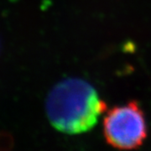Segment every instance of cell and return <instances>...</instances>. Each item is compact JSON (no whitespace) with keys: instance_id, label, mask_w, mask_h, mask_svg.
<instances>
[{"instance_id":"1","label":"cell","mask_w":151,"mask_h":151,"mask_svg":"<svg viewBox=\"0 0 151 151\" xmlns=\"http://www.w3.org/2000/svg\"><path fill=\"white\" fill-rule=\"evenodd\" d=\"M45 109L55 129L77 135L92 129L108 108L91 84L79 78H68L49 92Z\"/></svg>"},{"instance_id":"2","label":"cell","mask_w":151,"mask_h":151,"mask_svg":"<svg viewBox=\"0 0 151 151\" xmlns=\"http://www.w3.org/2000/svg\"><path fill=\"white\" fill-rule=\"evenodd\" d=\"M106 142L119 150L139 148L148 135L145 116L136 101L106 111L103 122Z\"/></svg>"}]
</instances>
